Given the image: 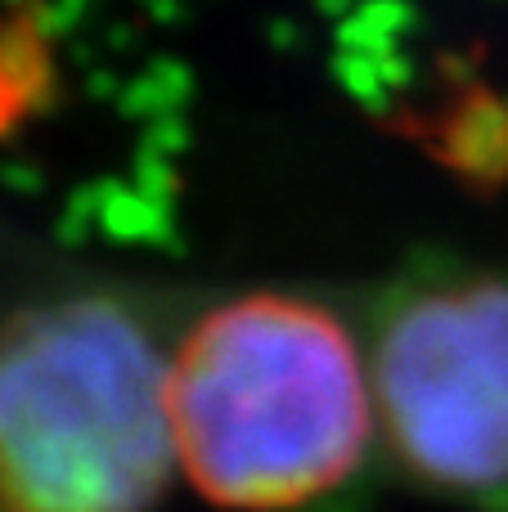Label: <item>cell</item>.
I'll return each mask as SVG.
<instances>
[{"instance_id": "6da1fadb", "label": "cell", "mask_w": 508, "mask_h": 512, "mask_svg": "<svg viewBox=\"0 0 508 512\" xmlns=\"http://www.w3.org/2000/svg\"><path fill=\"white\" fill-rule=\"evenodd\" d=\"M180 477L225 512H288L338 490L378 432L369 351L320 301L248 292L171 351Z\"/></svg>"}, {"instance_id": "3957f363", "label": "cell", "mask_w": 508, "mask_h": 512, "mask_svg": "<svg viewBox=\"0 0 508 512\" xmlns=\"http://www.w3.org/2000/svg\"><path fill=\"white\" fill-rule=\"evenodd\" d=\"M378 436L414 481L455 495L508 486V279L428 283L374 346Z\"/></svg>"}, {"instance_id": "7a4b0ae2", "label": "cell", "mask_w": 508, "mask_h": 512, "mask_svg": "<svg viewBox=\"0 0 508 512\" xmlns=\"http://www.w3.org/2000/svg\"><path fill=\"white\" fill-rule=\"evenodd\" d=\"M176 463L171 351L104 292L0 324V512H153Z\"/></svg>"}]
</instances>
